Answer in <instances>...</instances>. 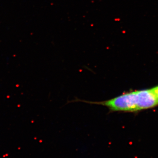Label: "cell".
<instances>
[{
  "label": "cell",
  "instance_id": "cell-1",
  "mask_svg": "<svg viewBox=\"0 0 158 158\" xmlns=\"http://www.w3.org/2000/svg\"><path fill=\"white\" fill-rule=\"evenodd\" d=\"M76 101L91 104L101 105L106 107L110 112L133 113L154 108L158 105L157 96L152 88L126 92L104 101Z\"/></svg>",
  "mask_w": 158,
  "mask_h": 158
},
{
  "label": "cell",
  "instance_id": "cell-2",
  "mask_svg": "<svg viewBox=\"0 0 158 158\" xmlns=\"http://www.w3.org/2000/svg\"><path fill=\"white\" fill-rule=\"evenodd\" d=\"M152 89L153 90L154 92V93L156 94V96H157L158 98V85L152 88Z\"/></svg>",
  "mask_w": 158,
  "mask_h": 158
}]
</instances>
